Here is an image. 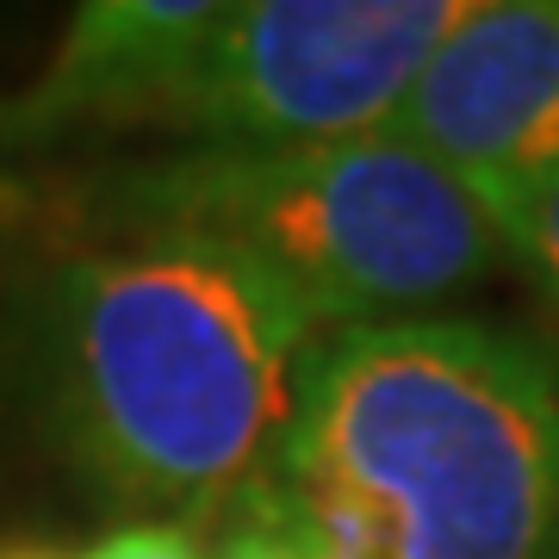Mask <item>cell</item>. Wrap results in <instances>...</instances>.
<instances>
[{"label": "cell", "instance_id": "1", "mask_svg": "<svg viewBox=\"0 0 559 559\" xmlns=\"http://www.w3.org/2000/svg\"><path fill=\"white\" fill-rule=\"evenodd\" d=\"M25 385L62 466L124 522H218L274 466L318 318L200 242H87L38 267Z\"/></svg>", "mask_w": 559, "mask_h": 559}, {"label": "cell", "instance_id": "2", "mask_svg": "<svg viewBox=\"0 0 559 559\" xmlns=\"http://www.w3.org/2000/svg\"><path fill=\"white\" fill-rule=\"evenodd\" d=\"M255 491L323 559H559V360L479 318L323 330Z\"/></svg>", "mask_w": 559, "mask_h": 559}, {"label": "cell", "instance_id": "3", "mask_svg": "<svg viewBox=\"0 0 559 559\" xmlns=\"http://www.w3.org/2000/svg\"><path fill=\"white\" fill-rule=\"evenodd\" d=\"M62 218L87 242H200L249 261L318 330L436 318L503 267L485 205L399 131L267 150H168L94 168Z\"/></svg>", "mask_w": 559, "mask_h": 559}, {"label": "cell", "instance_id": "4", "mask_svg": "<svg viewBox=\"0 0 559 559\" xmlns=\"http://www.w3.org/2000/svg\"><path fill=\"white\" fill-rule=\"evenodd\" d=\"M466 0H224L168 112L187 150L392 131Z\"/></svg>", "mask_w": 559, "mask_h": 559}, {"label": "cell", "instance_id": "5", "mask_svg": "<svg viewBox=\"0 0 559 559\" xmlns=\"http://www.w3.org/2000/svg\"><path fill=\"white\" fill-rule=\"evenodd\" d=\"M392 131L460 187L559 168V0H466Z\"/></svg>", "mask_w": 559, "mask_h": 559}, {"label": "cell", "instance_id": "6", "mask_svg": "<svg viewBox=\"0 0 559 559\" xmlns=\"http://www.w3.org/2000/svg\"><path fill=\"white\" fill-rule=\"evenodd\" d=\"M224 0H87L44 75L0 100V143L44 150L75 131H168L175 94Z\"/></svg>", "mask_w": 559, "mask_h": 559}, {"label": "cell", "instance_id": "7", "mask_svg": "<svg viewBox=\"0 0 559 559\" xmlns=\"http://www.w3.org/2000/svg\"><path fill=\"white\" fill-rule=\"evenodd\" d=\"M485 205V218L503 242V261H516L528 286L559 311V168L503 187H466Z\"/></svg>", "mask_w": 559, "mask_h": 559}, {"label": "cell", "instance_id": "8", "mask_svg": "<svg viewBox=\"0 0 559 559\" xmlns=\"http://www.w3.org/2000/svg\"><path fill=\"white\" fill-rule=\"evenodd\" d=\"M205 559H323V554L280 516V503L267 498V491L249 485V491L218 516V540H212Z\"/></svg>", "mask_w": 559, "mask_h": 559}, {"label": "cell", "instance_id": "9", "mask_svg": "<svg viewBox=\"0 0 559 559\" xmlns=\"http://www.w3.org/2000/svg\"><path fill=\"white\" fill-rule=\"evenodd\" d=\"M81 559H205V547L180 522H119L112 535H100Z\"/></svg>", "mask_w": 559, "mask_h": 559}, {"label": "cell", "instance_id": "10", "mask_svg": "<svg viewBox=\"0 0 559 559\" xmlns=\"http://www.w3.org/2000/svg\"><path fill=\"white\" fill-rule=\"evenodd\" d=\"M0 559H69V554L44 547V540H0Z\"/></svg>", "mask_w": 559, "mask_h": 559}]
</instances>
